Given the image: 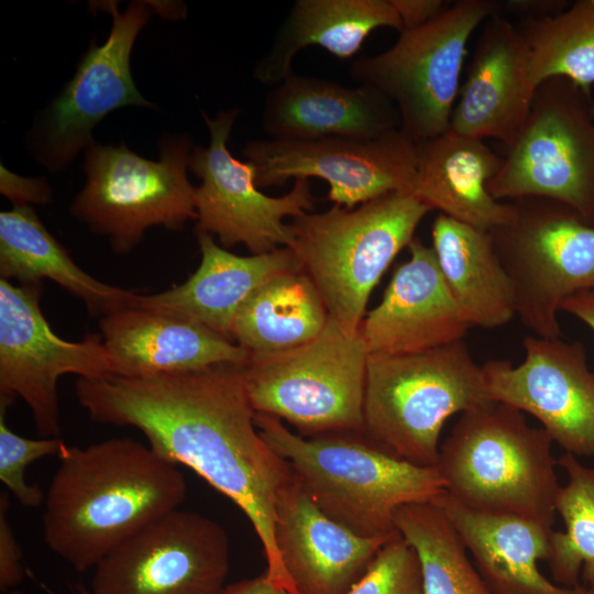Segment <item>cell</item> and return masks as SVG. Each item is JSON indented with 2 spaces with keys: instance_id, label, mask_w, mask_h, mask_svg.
Here are the masks:
<instances>
[{
  "instance_id": "cell-33",
  "label": "cell",
  "mask_w": 594,
  "mask_h": 594,
  "mask_svg": "<svg viewBox=\"0 0 594 594\" xmlns=\"http://www.w3.org/2000/svg\"><path fill=\"white\" fill-rule=\"evenodd\" d=\"M9 405L0 402V481L24 507L44 503L45 493L25 480V469L32 462L59 457L67 444L61 438L30 439L12 431L6 420Z\"/></svg>"
},
{
  "instance_id": "cell-13",
  "label": "cell",
  "mask_w": 594,
  "mask_h": 594,
  "mask_svg": "<svg viewBox=\"0 0 594 594\" xmlns=\"http://www.w3.org/2000/svg\"><path fill=\"white\" fill-rule=\"evenodd\" d=\"M239 109L221 111L210 118L202 111L210 140L195 146L189 169L201 179L195 188L196 232L216 235L226 248L243 244L252 254L272 252L293 245V233L285 217L311 212L316 198L308 178L294 180L284 196L263 194L255 182V168L250 162L235 158L228 140Z\"/></svg>"
},
{
  "instance_id": "cell-29",
  "label": "cell",
  "mask_w": 594,
  "mask_h": 594,
  "mask_svg": "<svg viewBox=\"0 0 594 594\" xmlns=\"http://www.w3.org/2000/svg\"><path fill=\"white\" fill-rule=\"evenodd\" d=\"M329 314L302 270L283 272L261 285L239 309L233 341L249 354L289 350L317 338Z\"/></svg>"
},
{
  "instance_id": "cell-36",
  "label": "cell",
  "mask_w": 594,
  "mask_h": 594,
  "mask_svg": "<svg viewBox=\"0 0 594 594\" xmlns=\"http://www.w3.org/2000/svg\"><path fill=\"white\" fill-rule=\"evenodd\" d=\"M0 170V191L13 206L44 205L51 200L52 189L45 178L21 177L3 165Z\"/></svg>"
},
{
  "instance_id": "cell-7",
  "label": "cell",
  "mask_w": 594,
  "mask_h": 594,
  "mask_svg": "<svg viewBox=\"0 0 594 594\" xmlns=\"http://www.w3.org/2000/svg\"><path fill=\"white\" fill-rule=\"evenodd\" d=\"M369 352L361 329L329 318L314 340L280 352L250 354L241 372L256 413L284 419L311 437L364 431Z\"/></svg>"
},
{
  "instance_id": "cell-9",
  "label": "cell",
  "mask_w": 594,
  "mask_h": 594,
  "mask_svg": "<svg viewBox=\"0 0 594 594\" xmlns=\"http://www.w3.org/2000/svg\"><path fill=\"white\" fill-rule=\"evenodd\" d=\"M501 7L491 0L449 4L429 22L399 32L385 52L355 59L349 74L395 106L406 136L416 144L431 140L450 129L471 35Z\"/></svg>"
},
{
  "instance_id": "cell-21",
  "label": "cell",
  "mask_w": 594,
  "mask_h": 594,
  "mask_svg": "<svg viewBox=\"0 0 594 594\" xmlns=\"http://www.w3.org/2000/svg\"><path fill=\"white\" fill-rule=\"evenodd\" d=\"M261 124L278 141H367L400 128L395 106L374 89L295 73L266 95Z\"/></svg>"
},
{
  "instance_id": "cell-22",
  "label": "cell",
  "mask_w": 594,
  "mask_h": 594,
  "mask_svg": "<svg viewBox=\"0 0 594 594\" xmlns=\"http://www.w3.org/2000/svg\"><path fill=\"white\" fill-rule=\"evenodd\" d=\"M99 330L118 377L140 378L220 364L242 365L250 355L235 342L196 321L140 307H127L100 317Z\"/></svg>"
},
{
  "instance_id": "cell-8",
  "label": "cell",
  "mask_w": 594,
  "mask_h": 594,
  "mask_svg": "<svg viewBox=\"0 0 594 594\" xmlns=\"http://www.w3.org/2000/svg\"><path fill=\"white\" fill-rule=\"evenodd\" d=\"M151 161L124 144L92 142L84 152L86 182L72 215L89 230L108 238L119 254L131 252L152 227L180 230L196 219L195 188L187 177L191 141L169 135Z\"/></svg>"
},
{
  "instance_id": "cell-26",
  "label": "cell",
  "mask_w": 594,
  "mask_h": 594,
  "mask_svg": "<svg viewBox=\"0 0 594 594\" xmlns=\"http://www.w3.org/2000/svg\"><path fill=\"white\" fill-rule=\"evenodd\" d=\"M378 28L403 30L391 0H297L253 76L263 85H278L294 73L296 54L311 45L339 59L350 58Z\"/></svg>"
},
{
  "instance_id": "cell-25",
  "label": "cell",
  "mask_w": 594,
  "mask_h": 594,
  "mask_svg": "<svg viewBox=\"0 0 594 594\" xmlns=\"http://www.w3.org/2000/svg\"><path fill=\"white\" fill-rule=\"evenodd\" d=\"M458 529L473 563L492 594H587L582 586H559L538 566L548 560V528L516 516L471 510L442 493L433 499Z\"/></svg>"
},
{
  "instance_id": "cell-18",
  "label": "cell",
  "mask_w": 594,
  "mask_h": 594,
  "mask_svg": "<svg viewBox=\"0 0 594 594\" xmlns=\"http://www.w3.org/2000/svg\"><path fill=\"white\" fill-rule=\"evenodd\" d=\"M275 542L296 594H346L395 535L366 538L324 515L296 474L279 493Z\"/></svg>"
},
{
  "instance_id": "cell-5",
  "label": "cell",
  "mask_w": 594,
  "mask_h": 594,
  "mask_svg": "<svg viewBox=\"0 0 594 594\" xmlns=\"http://www.w3.org/2000/svg\"><path fill=\"white\" fill-rule=\"evenodd\" d=\"M429 211L411 194L391 193L353 209L333 205L293 218L290 249L330 319L350 332L360 329L373 288Z\"/></svg>"
},
{
  "instance_id": "cell-6",
  "label": "cell",
  "mask_w": 594,
  "mask_h": 594,
  "mask_svg": "<svg viewBox=\"0 0 594 594\" xmlns=\"http://www.w3.org/2000/svg\"><path fill=\"white\" fill-rule=\"evenodd\" d=\"M493 400L483 366L461 340L405 355H369L364 432L394 455L435 466L444 422Z\"/></svg>"
},
{
  "instance_id": "cell-14",
  "label": "cell",
  "mask_w": 594,
  "mask_h": 594,
  "mask_svg": "<svg viewBox=\"0 0 594 594\" xmlns=\"http://www.w3.org/2000/svg\"><path fill=\"white\" fill-rule=\"evenodd\" d=\"M97 6L112 19L108 38L101 45L91 43L73 78L31 131V151L52 173L65 169L95 142V127L111 111L130 105L154 107L138 90L130 65L134 42L153 6L135 0L123 11L116 1Z\"/></svg>"
},
{
  "instance_id": "cell-17",
  "label": "cell",
  "mask_w": 594,
  "mask_h": 594,
  "mask_svg": "<svg viewBox=\"0 0 594 594\" xmlns=\"http://www.w3.org/2000/svg\"><path fill=\"white\" fill-rule=\"evenodd\" d=\"M522 345L518 365H482L490 397L534 416L565 452L594 458V373L584 346L531 336Z\"/></svg>"
},
{
  "instance_id": "cell-30",
  "label": "cell",
  "mask_w": 594,
  "mask_h": 594,
  "mask_svg": "<svg viewBox=\"0 0 594 594\" xmlns=\"http://www.w3.org/2000/svg\"><path fill=\"white\" fill-rule=\"evenodd\" d=\"M394 519L418 557L424 594H492L440 505L433 501L403 505Z\"/></svg>"
},
{
  "instance_id": "cell-34",
  "label": "cell",
  "mask_w": 594,
  "mask_h": 594,
  "mask_svg": "<svg viewBox=\"0 0 594 594\" xmlns=\"http://www.w3.org/2000/svg\"><path fill=\"white\" fill-rule=\"evenodd\" d=\"M346 594H424L420 563L413 547L399 532L395 535Z\"/></svg>"
},
{
  "instance_id": "cell-3",
  "label": "cell",
  "mask_w": 594,
  "mask_h": 594,
  "mask_svg": "<svg viewBox=\"0 0 594 594\" xmlns=\"http://www.w3.org/2000/svg\"><path fill=\"white\" fill-rule=\"evenodd\" d=\"M255 425L266 443L284 458L318 508L354 534H397L398 507L431 502L444 493L436 466L405 461L364 431H337L302 437L280 419L256 413Z\"/></svg>"
},
{
  "instance_id": "cell-16",
  "label": "cell",
  "mask_w": 594,
  "mask_h": 594,
  "mask_svg": "<svg viewBox=\"0 0 594 594\" xmlns=\"http://www.w3.org/2000/svg\"><path fill=\"white\" fill-rule=\"evenodd\" d=\"M242 154L255 168L258 188L317 177L327 199L353 209L391 193L414 194L417 145L400 130L376 140L249 141Z\"/></svg>"
},
{
  "instance_id": "cell-10",
  "label": "cell",
  "mask_w": 594,
  "mask_h": 594,
  "mask_svg": "<svg viewBox=\"0 0 594 594\" xmlns=\"http://www.w3.org/2000/svg\"><path fill=\"white\" fill-rule=\"evenodd\" d=\"M514 215L491 232L512 279L516 315L543 339H558L562 302L594 289V226L544 197L512 200Z\"/></svg>"
},
{
  "instance_id": "cell-41",
  "label": "cell",
  "mask_w": 594,
  "mask_h": 594,
  "mask_svg": "<svg viewBox=\"0 0 594 594\" xmlns=\"http://www.w3.org/2000/svg\"><path fill=\"white\" fill-rule=\"evenodd\" d=\"M6 594H24V593H22V592H20L18 590H12V591H10V592H8Z\"/></svg>"
},
{
  "instance_id": "cell-11",
  "label": "cell",
  "mask_w": 594,
  "mask_h": 594,
  "mask_svg": "<svg viewBox=\"0 0 594 594\" xmlns=\"http://www.w3.org/2000/svg\"><path fill=\"white\" fill-rule=\"evenodd\" d=\"M578 88L563 77L536 88L525 123L486 185L496 200L544 197L583 220L594 216V128L574 99Z\"/></svg>"
},
{
  "instance_id": "cell-40",
  "label": "cell",
  "mask_w": 594,
  "mask_h": 594,
  "mask_svg": "<svg viewBox=\"0 0 594 594\" xmlns=\"http://www.w3.org/2000/svg\"><path fill=\"white\" fill-rule=\"evenodd\" d=\"M560 310L575 316L594 332V289L581 292L566 298Z\"/></svg>"
},
{
  "instance_id": "cell-23",
  "label": "cell",
  "mask_w": 594,
  "mask_h": 594,
  "mask_svg": "<svg viewBox=\"0 0 594 594\" xmlns=\"http://www.w3.org/2000/svg\"><path fill=\"white\" fill-rule=\"evenodd\" d=\"M196 235L201 261L188 279L162 293L136 294L132 307L190 319L233 341V322L245 300L275 275L301 270L300 263L287 246L240 256L217 244L209 233Z\"/></svg>"
},
{
  "instance_id": "cell-27",
  "label": "cell",
  "mask_w": 594,
  "mask_h": 594,
  "mask_svg": "<svg viewBox=\"0 0 594 594\" xmlns=\"http://www.w3.org/2000/svg\"><path fill=\"white\" fill-rule=\"evenodd\" d=\"M431 235L446 285L466 322L483 328L509 322L516 315L514 287L491 232L440 213Z\"/></svg>"
},
{
  "instance_id": "cell-1",
  "label": "cell",
  "mask_w": 594,
  "mask_h": 594,
  "mask_svg": "<svg viewBox=\"0 0 594 594\" xmlns=\"http://www.w3.org/2000/svg\"><path fill=\"white\" fill-rule=\"evenodd\" d=\"M75 394L91 420L139 429L162 459L190 468L230 498L258 537L265 575L296 594L274 534L278 495L295 472L260 435L241 365L140 378L78 377Z\"/></svg>"
},
{
  "instance_id": "cell-2",
  "label": "cell",
  "mask_w": 594,
  "mask_h": 594,
  "mask_svg": "<svg viewBox=\"0 0 594 594\" xmlns=\"http://www.w3.org/2000/svg\"><path fill=\"white\" fill-rule=\"evenodd\" d=\"M58 459L45 492L43 536L77 572L94 569L186 497L177 466L132 438L67 446Z\"/></svg>"
},
{
  "instance_id": "cell-37",
  "label": "cell",
  "mask_w": 594,
  "mask_h": 594,
  "mask_svg": "<svg viewBox=\"0 0 594 594\" xmlns=\"http://www.w3.org/2000/svg\"><path fill=\"white\" fill-rule=\"evenodd\" d=\"M391 1L398 13L403 30L414 29L429 22L448 7L441 0Z\"/></svg>"
},
{
  "instance_id": "cell-38",
  "label": "cell",
  "mask_w": 594,
  "mask_h": 594,
  "mask_svg": "<svg viewBox=\"0 0 594 594\" xmlns=\"http://www.w3.org/2000/svg\"><path fill=\"white\" fill-rule=\"evenodd\" d=\"M502 4L514 14L520 15L522 19H541L556 15L563 10L560 1L548 0H509Z\"/></svg>"
},
{
  "instance_id": "cell-39",
  "label": "cell",
  "mask_w": 594,
  "mask_h": 594,
  "mask_svg": "<svg viewBox=\"0 0 594 594\" xmlns=\"http://www.w3.org/2000/svg\"><path fill=\"white\" fill-rule=\"evenodd\" d=\"M220 594H293L276 585L266 575L240 580L226 585Z\"/></svg>"
},
{
  "instance_id": "cell-35",
  "label": "cell",
  "mask_w": 594,
  "mask_h": 594,
  "mask_svg": "<svg viewBox=\"0 0 594 594\" xmlns=\"http://www.w3.org/2000/svg\"><path fill=\"white\" fill-rule=\"evenodd\" d=\"M9 492L0 494V591L6 594L23 581L25 570L13 528L9 521Z\"/></svg>"
},
{
  "instance_id": "cell-32",
  "label": "cell",
  "mask_w": 594,
  "mask_h": 594,
  "mask_svg": "<svg viewBox=\"0 0 594 594\" xmlns=\"http://www.w3.org/2000/svg\"><path fill=\"white\" fill-rule=\"evenodd\" d=\"M568 482L558 491L556 512L564 522V531H551L548 564L556 582L566 587L580 586L583 579L594 585V468L580 463L565 452L558 459Z\"/></svg>"
},
{
  "instance_id": "cell-20",
  "label": "cell",
  "mask_w": 594,
  "mask_h": 594,
  "mask_svg": "<svg viewBox=\"0 0 594 594\" xmlns=\"http://www.w3.org/2000/svg\"><path fill=\"white\" fill-rule=\"evenodd\" d=\"M536 89L527 73V47L515 23L488 18L477 37L450 120L462 135L509 144L525 123Z\"/></svg>"
},
{
  "instance_id": "cell-4",
  "label": "cell",
  "mask_w": 594,
  "mask_h": 594,
  "mask_svg": "<svg viewBox=\"0 0 594 594\" xmlns=\"http://www.w3.org/2000/svg\"><path fill=\"white\" fill-rule=\"evenodd\" d=\"M552 442L522 411L491 400L461 414L435 466L446 494L462 506L552 528L560 488Z\"/></svg>"
},
{
  "instance_id": "cell-15",
  "label": "cell",
  "mask_w": 594,
  "mask_h": 594,
  "mask_svg": "<svg viewBox=\"0 0 594 594\" xmlns=\"http://www.w3.org/2000/svg\"><path fill=\"white\" fill-rule=\"evenodd\" d=\"M229 538L216 520L174 509L109 552L95 568L90 594H220Z\"/></svg>"
},
{
  "instance_id": "cell-19",
  "label": "cell",
  "mask_w": 594,
  "mask_h": 594,
  "mask_svg": "<svg viewBox=\"0 0 594 594\" xmlns=\"http://www.w3.org/2000/svg\"><path fill=\"white\" fill-rule=\"evenodd\" d=\"M408 249L409 258L361 323L369 355L429 351L463 340L471 328L446 285L433 248L414 238Z\"/></svg>"
},
{
  "instance_id": "cell-42",
  "label": "cell",
  "mask_w": 594,
  "mask_h": 594,
  "mask_svg": "<svg viewBox=\"0 0 594 594\" xmlns=\"http://www.w3.org/2000/svg\"><path fill=\"white\" fill-rule=\"evenodd\" d=\"M78 594H90L89 591L85 588H79Z\"/></svg>"
},
{
  "instance_id": "cell-31",
  "label": "cell",
  "mask_w": 594,
  "mask_h": 594,
  "mask_svg": "<svg viewBox=\"0 0 594 594\" xmlns=\"http://www.w3.org/2000/svg\"><path fill=\"white\" fill-rule=\"evenodd\" d=\"M527 47V73L536 89L542 81L563 77L590 95L594 84V0L568 10L516 24Z\"/></svg>"
},
{
  "instance_id": "cell-28",
  "label": "cell",
  "mask_w": 594,
  "mask_h": 594,
  "mask_svg": "<svg viewBox=\"0 0 594 594\" xmlns=\"http://www.w3.org/2000/svg\"><path fill=\"white\" fill-rule=\"evenodd\" d=\"M0 276L20 284L50 279L79 298L92 316L132 307L138 293L89 275L52 235L31 206L0 212Z\"/></svg>"
},
{
  "instance_id": "cell-12",
  "label": "cell",
  "mask_w": 594,
  "mask_h": 594,
  "mask_svg": "<svg viewBox=\"0 0 594 594\" xmlns=\"http://www.w3.org/2000/svg\"><path fill=\"white\" fill-rule=\"evenodd\" d=\"M43 283L13 285L0 279V402L21 397L42 438H59L58 380L116 376L112 358L100 334L81 341L59 338L40 306Z\"/></svg>"
},
{
  "instance_id": "cell-43",
  "label": "cell",
  "mask_w": 594,
  "mask_h": 594,
  "mask_svg": "<svg viewBox=\"0 0 594 594\" xmlns=\"http://www.w3.org/2000/svg\"><path fill=\"white\" fill-rule=\"evenodd\" d=\"M587 594H594V585L587 588Z\"/></svg>"
},
{
  "instance_id": "cell-24",
  "label": "cell",
  "mask_w": 594,
  "mask_h": 594,
  "mask_svg": "<svg viewBox=\"0 0 594 594\" xmlns=\"http://www.w3.org/2000/svg\"><path fill=\"white\" fill-rule=\"evenodd\" d=\"M417 177L414 196L430 210L480 230L492 231L514 215L512 202L496 200L487 190L503 157L481 139L450 129L417 143Z\"/></svg>"
}]
</instances>
